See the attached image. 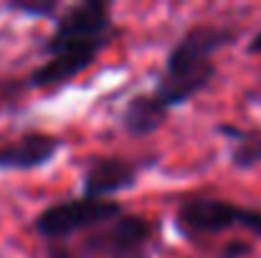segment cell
<instances>
[{"mask_svg": "<svg viewBox=\"0 0 261 258\" xmlns=\"http://www.w3.org/2000/svg\"><path fill=\"white\" fill-rule=\"evenodd\" d=\"M239 28L226 23H193L175 41L165 56L163 71L155 81L152 94L168 106H182L205 89H211L218 76L216 53L239 41Z\"/></svg>", "mask_w": 261, "mask_h": 258, "instance_id": "cell-1", "label": "cell"}, {"mask_svg": "<svg viewBox=\"0 0 261 258\" xmlns=\"http://www.w3.org/2000/svg\"><path fill=\"white\" fill-rule=\"evenodd\" d=\"M173 225L177 236L190 243H203L205 238H216L233 228L251 231L261 238V208L213 195H190L177 203Z\"/></svg>", "mask_w": 261, "mask_h": 258, "instance_id": "cell-2", "label": "cell"}, {"mask_svg": "<svg viewBox=\"0 0 261 258\" xmlns=\"http://www.w3.org/2000/svg\"><path fill=\"white\" fill-rule=\"evenodd\" d=\"M122 36V28L114 23V5L107 0H82L64 5L59 18L54 20V31L43 38L41 53L46 59L84 46L109 48Z\"/></svg>", "mask_w": 261, "mask_h": 258, "instance_id": "cell-3", "label": "cell"}, {"mask_svg": "<svg viewBox=\"0 0 261 258\" xmlns=\"http://www.w3.org/2000/svg\"><path fill=\"white\" fill-rule=\"evenodd\" d=\"M163 233V223L140 213H124L84 236L74 238L76 258H150Z\"/></svg>", "mask_w": 261, "mask_h": 258, "instance_id": "cell-4", "label": "cell"}, {"mask_svg": "<svg viewBox=\"0 0 261 258\" xmlns=\"http://www.w3.org/2000/svg\"><path fill=\"white\" fill-rule=\"evenodd\" d=\"M124 205L119 200H99V197H66L46 205L38 210V215L31 220V231L43 241H74L89 231L112 223L114 218L124 215Z\"/></svg>", "mask_w": 261, "mask_h": 258, "instance_id": "cell-5", "label": "cell"}, {"mask_svg": "<svg viewBox=\"0 0 261 258\" xmlns=\"http://www.w3.org/2000/svg\"><path fill=\"white\" fill-rule=\"evenodd\" d=\"M158 162L152 157H122V155H91L82 162V195L114 200L117 192H124L137 185L140 175Z\"/></svg>", "mask_w": 261, "mask_h": 258, "instance_id": "cell-6", "label": "cell"}, {"mask_svg": "<svg viewBox=\"0 0 261 258\" xmlns=\"http://www.w3.org/2000/svg\"><path fill=\"white\" fill-rule=\"evenodd\" d=\"M64 139L51 132L25 129L18 137L0 139V172L41 170L64 150Z\"/></svg>", "mask_w": 261, "mask_h": 258, "instance_id": "cell-7", "label": "cell"}, {"mask_svg": "<svg viewBox=\"0 0 261 258\" xmlns=\"http://www.w3.org/2000/svg\"><path fill=\"white\" fill-rule=\"evenodd\" d=\"M107 48L101 46H84V48H66L51 59H46L43 64H38L28 76L25 84L28 89H54V86H64L74 81L79 74H84L96 64V59L104 53Z\"/></svg>", "mask_w": 261, "mask_h": 258, "instance_id": "cell-8", "label": "cell"}, {"mask_svg": "<svg viewBox=\"0 0 261 258\" xmlns=\"http://www.w3.org/2000/svg\"><path fill=\"white\" fill-rule=\"evenodd\" d=\"M170 111L173 109H168L152 91H137L124 101L122 114H119V127L129 137L142 139V137H150V134L160 132L168 124Z\"/></svg>", "mask_w": 261, "mask_h": 258, "instance_id": "cell-9", "label": "cell"}, {"mask_svg": "<svg viewBox=\"0 0 261 258\" xmlns=\"http://www.w3.org/2000/svg\"><path fill=\"white\" fill-rule=\"evenodd\" d=\"M216 132L231 142L228 160L236 170H251L261 165V129H244L231 122H218Z\"/></svg>", "mask_w": 261, "mask_h": 258, "instance_id": "cell-10", "label": "cell"}, {"mask_svg": "<svg viewBox=\"0 0 261 258\" xmlns=\"http://www.w3.org/2000/svg\"><path fill=\"white\" fill-rule=\"evenodd\" d=\"M3 8L8 13H20V15L43 18V20H56L59 13L64 10V5L56 0H8Z\"/></svg>", "mask_w": 261, "mask_h": 258, "instance_id": "cell-11", "label": "cell"}, {"mask_svg": "<svg viewBox=\"0 0 261 258\" xmlns=\"http://www.w3.org/2000/svg\"><path fill=\"white\" fill-rule=\"evenodd\" d=\"M23 91H28L25 79H3L0 76V104H15Z\"/></svg>", "mask_w": 261, "mask_h": 258, "instance_id": "cell-12", "label": "cell"}, {"mask_svg": "<svg viewBox=\"0 0 261 258\" xmlns=\"http://www.w3.org/2000/svg\"><path fill=\"white\" fill-rule=\"evenodd\" d=\"M251 251H254V246L246 243V241H228V243L218 246V251H216L213 258H244L249 256Z\"/></svg>", "mask_w": 261, "mask_h": 258, "instance_id": "cell-13", "label": "cell"}, {"mask_svg": "<svg viewBox=\"0 0 261 258\" xmlns=\"http://www.w3.org/2000/svg\"><path fill=\"white\" fill-rule=\"evenodd\" d=\"M43 258H76L71 241H54L43 243Z\"/></svg>", "mask_w": 261, "mask_h": 258, "instance_id": "cell-14", "label": "cell"}, {"mask_svg": "<svg viewBox=\"0 0 261 258\" xmlns=\"http://www.w3.org/2000/svg\"><path fill=\"white\" fill-rule=\"evenodd\" d=\"M246 53L249 56H261V28L251 36V41L246 43Z\"/></svg>", "mask_w": 261, "mask_h": 258, "instance_id": "cell-15", "label": "cell"}]
</instances>
